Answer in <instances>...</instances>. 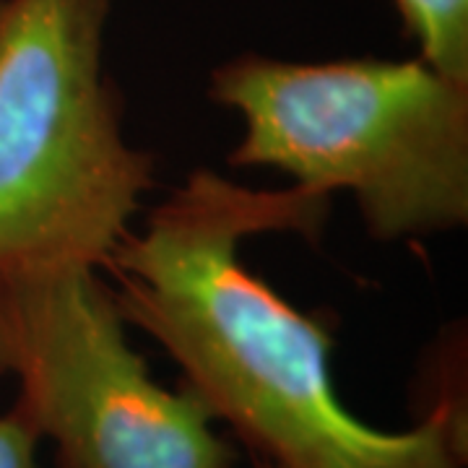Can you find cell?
I'll return each instance as SVG.
<instances>
[{
    "label": "cell",
    "mask_w": 468,
    "mask_h": 468,
    "mask_svg": "<svg viewBox=\"0 0 468 468\" xmlns=\"http://www.w3.org/2000/svg\"><path fill=\"white\" fill-rule=\"evenodd\" d=\"M331 198L302 187L252 190L196 169L107 271L128 325L183 369V385L227 421L252 461L273 468H463L466 409L440 393L414 430L385 432L341 403L328 320L302 313L242 261L248 237L318 239Z\"/></svg>",
    "instance_id": "obj_1"
},
{
    "label": "cell",
    "mask_w": 468,
    "mask_h": 468,
    "mask_svg": "<svg viewBox=\"0 0 468 468\" xmlns=\"http://www.w3.org/2000/svg\"><path fill=\"white\" fill-rule=\"evenodd\" d=\"M208 100L245 122L232 167H271L331 198L349 190L378 242L468 221V84L421 58L325 63L242 52L208 76Z\"/></svg>",
    "instance_id": "obj_2"
},
{
    "label": "cell",
    "mask_w": 468,
    "mask_h": 468,
    "mask_svg": "<svg viewBox=\"0 0 468 468\" xmlns=\"http://www.w3.org/2000/svg\"><path fill=\"white\" fill-rule=\"evenodd\" d=\"M115 0H0V271L104 268L156 185L104 68Z\"/></svg>",
    "instance_id": "obj_3"
},
{
    "label": "cell",
    "mask_w": 468,
    "mask_h": 468,
    "mask_svg": "<svg viewBox=\"0 0 468 468\" xmlns=\"http://www.w3.org/2000/svg\"><path fill=\"white\" fill-rule=\"evenodd\" d=\"M101 268L52 263L0 271V375L58 468H234L237 451L187 388L167 390L128 344Z\"/></svg>",
    "instance_id": "obj_4"
},
{
    "label": "cell",
    "mask_w": 468,
    "mask_h": 468,
    "mask_svg": "<svg viewBox=\"0 0 468 468\" xmlns=\"http://www.w3.org/2000/svg\"><path fill=\"white\" fill-rule=\"evenodd\" d=\"M406 39L442 76L468 84V0H393Z\"/></svg>",
    "instance_id": "obj_5"
},
{
    "label": "cell",
    "mask_w": 468,
    "mask_h": 468,
    "mask_svg": "<svg viewBox=\"0 0 468 468\" xmlns=\"http://www.w3.org/2000/svg\"><path fill=\"white\" fill-rule=\"evenodd\" d=\"M37 442L32 417L14 403L0 417V468H37Z\"/></svg>",
    "instance_id": "obj_6"
},
{
    "label": "cell",
    "mask_w": 468,
    "mask_h": 468,
    "mask_svg": "<svg viewBox=\"0 0 468 468\" xmlns=\"http://www.w3.org/2000/svg\"><path fill=\"white\" fill-rule=\"evenodd\" d=\"M255 468H273V466H268V463H263V461H255Z\"/></svg>",
    "instance_id": "obj_7"
}]
</instances>
